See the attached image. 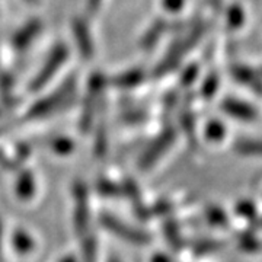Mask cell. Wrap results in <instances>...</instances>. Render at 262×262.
I'll use <instances>...</instances> for the list:
<instances>
[{
    "instance_id": "cell-1",
    "label": "cell",
    "mask_w": 262,
    "mask_h": 262,
    "mask_svg": "<svg viewBox=\"0 0 262 262\" xmlns=\"http://www.w3.org/2000/svg\"><path fill=\"white\" fill-rule=\"evenodd\" d=\"M76 92V77L70 76L69 79H66L64 83H61L60 88H57L53 94L44 96L42 99H39L34 103L28 110L29 120H38V118H46L53 114L58 113L60 110H63L66 106H69Z\"/></svg>"
},
{
    "instance_id": "cell-2",
    "label": "cell",
    "mask_w": 262,
    "mask_h": 262,
    "mask_svg": "<svg viewBox=\"0 0 262 262\" xmlns=\"http://www.w3.org/2000/svg\"><path fill=\"white\" fill-rule=\"evenodd\" d=\"M204 32H206V25H196L184 37L179 38L177 42H173L165 57L160 60V63L155 70V75L163 76L168 72H172L182 61V58L187 56L188 51L198 44V41L201 39Z\"/></svg>"
},
{
    "instance_id": "cell-3",
    "label": "cell",
    "mask_w": 262,
    "mask_h": 262,
    "mask_svg": "<svg viewBox=\"0 0 262 262\" xmlns=\"http://www.w3.org/2000/svg\"><path fill=\"white\" fill-rule=\"evenodd\" d=\"M105 84H106L105 77L101 73H94L89 79L83 106H82V115H80V130L83 133L91 130L94 124L95 114L98 111V108L102 106Z\"/></svg>"
},
{
    "instance_id": "cell-4",
    "label": "cell",
    "mask_w": 262,
    "mask_h": 262,
    "mask_svg": "<svg viewBox=\"0 0 262 262\" xmlns=\"http://www.w3.org/2000/svg\"><path fill=\"white\" fill-rule=\"evenodd\" d=\"M67 58H69V47L63 42L56 44L51 48L47 60L44 61V66L38 70V73L34 76L32 82L29 83V91L31 92L41 91L58 73V70L63 67V64L67 61Z\"/></svg>"
},
{
    "instance_id": "cell-5",
    "label": "cell",
    "mask_w": 262,
    "mask_h": 262,
    "mask_svg": "<svg viewBox=\"0 0 262 262\" xmlns=\"http://www.w3.org/2000/svg\"><path fill=\"white\" fill-rule=\"evenodd\" d=\"M99 222L105 230H108L110 233L118 236L120 239L128 242L133 245H147L150 244V234H147L143 230L139 229H134L130 225L121 222L120 219L114 217L113 214H108V213H103L99 217Z\"/></svg>"
},
{
    "instance_id": "cell-6",
    "label": "cell",
    "mask_w": 262,
    "mask_h": 262,
    "mask_svg": "<svg viewBox=\"0 0 262 262\" xmlns=\"http://www.w3.org/2000/svg\"><path fill=\"white\" fill-rule=\"evenodd\" d=\"M175 137H177V133L172 127H168L166 130L160 133L159 137L153 141L149 146V149L141 155L140 160H139V168H140L141 172L149 170L170 149V146L175 141Z\"/></svg>"
},
{
    "instance_id": "cell-7",
    "label": "cell",
    "mask_w": 262,
    "mask_h": 262,
    "mask_svg": "<svg viewBox=\"0 0 262 262\" xmlns=\"http://www.w3.org/2000/svg\"><path fill=\"white\" fill-rule=\"evenodd\" d=\"M73 196H75V229L80 236H84L88 233V227H89V195L86 185L82 182H76Z\"/></svg>"
},
{
    "instance_id": "cell-8",
    "label": "cell",
    "mask_w": 262,
    "mask_h": 262,
    "mask_svg": "<svg viewBox=\"0 0 262 262\" xmlns=\"http://www.w3.org/2000/svg\"><path fill=\"white\" fill-rule=\"evenodd\" d=\"M42 29V24L39 19H29L28 22H25L20 28L15 32V35L12 38V46L16 53H25L32 42L37 39Z\"/></svg>"
},
{
    "instance_id": "cell-9",
    "label": "cell",
    "mask_w": 262,
    "mask_h": 262,
    "mask_svg": "<svg viewBox=\"0 0 262 262\" xmlns=\"http://www.w3.org/2000/svg\"><path fill=\"white\" fill-rule=\"evenodd\" d=\"M72 31H73V37H75L76 46L79 48L80 56L89 60L94 57L95 46L91 31H89V25L88 20L84 18H76L72 24Z\"/></svg>"
},
{
    "instance_id": "cell-10",
    "label": "cell",
    "mask_w": 262,
    "mask_h": 262,
    "mask_svg": "<svg viewBox=\"0 0 262 262\" xmlns=\"http://www.w3.org/2000/svg\"><path fill=\"white\" fill-rule=\"evenodd\" d=\"M166 28H168V24H166L165 19H156V20H153L151 25L146 29V32L141 37V48L143 50H151V48L158 44V41L162 38V35L166 31Z\"/></svg>"
},
{
    "instance_id": "cell-11",
    "label": "cell",
    "mask_w": 262,
    "mask_h": 262,
    "mask_svg": "<svg viewBox=\"0 0 262 262\" xmlns=\"http://www.w3.org/2000/svg\"><path fill=\"white\" fill-rule=\"evenodd\" d=\"M222 108L225 110V113L232 115L234 118L245 120V121H251L256 118V111L252 106H249L248 103L241 102V101H234V99H226Z\"/></svg>"
},
{
    "instance_id": "cell-12",
    "label": "cell",
    "mask_w": 262,
    "mask_h": 262,
    "mask_svg": "<svg viewBox=\"0 0 262 262\" xmlns=\"http://www.w3.org/2000/svg\"><path fill=\"white\" fill-rule=\"evenodd\" d=\"M144 79V73L140 69H130L127 72H122L120 75L114 76L111 84L115 86L117 89H133L136 86L143 82Z\"/></svg>"
},
{
    "instance_id": "cell-13",
    "label": "cell",
    "mask_w": 262,
    "mask_h": 262,
    "mask_svg": "<svg viewBox=\"0 0 262 262\" xmlns=\"http://www.w3.org/2000/svg\"><path fill=\"white\" fill-rule=\"evenodd\" d=\"M233 76L236 80H239L241 83L248 84V86H251L255 92H258V94H262V83L261 80L258 79V76L253 73L252 70H249V69H246L244 66H236L233 67Z\"/></svg>"
},
{
    "instance_id": "cell-14",
    "label": "cell",
    "mask_w": 262,
    "mask_h": 262,
    "mask_svg": "<svg viewBox=\"0 0 262 262\" xmlns=\"http://www.w3.org/2000/svg\"><path fill=\"white\" fill-rule=\"evenodd\" d=\"M34 191H35V182H34L32 173L28 170L22 172L16 182V195L22 200H28L32 196Z\"/></svg>"
},
{
    "instance_id": "cell-15",
    "label": "cell",
    "mask_w": 262,
    "mask_h": 262,
    "mask_svg": "<svg viewBox=\"0 0 262 262\" xmlns=\"http://www.w3.org/2000/svg\"><path fill=\"white\" fill-rule=\"evenodd\" d=\"M0 96L6 105H15L16 99L13 96V79L9 73H0Z\"/></svg>"
},
{
    "instance_id": "cell-16",
    "label": "cell",
    "mask_w": 262,
    "mask_h": 262,
    "mask_svg": "<svg viewBox=\"0 0 262 262\" xmlns=\"http://www.w3.org/2000/svg\"><path fill=\"white\" fill-rule=\"evenodd\" d=\"M165 234L168 239V244L173 248V249H179L182 246V237L179 233V227L175 220H168L165 223Z\"/></svg>"
},
{
    "instance_id": "cell-17",
    "label": "cell",
    "mask_w": 262,
    "mask_h": 262,
    "mask_svg": "<svg viewBox=\"0 0 262 262\" xmlns=\"http://www.w3.org/2000/svg\"><path fill=\"white\" fill-rule=\"evenodd\" d=\"M83 262H98V244L94 236H86L83 242V252H82Z\"/></svg>"
},
{
    "instance_id": "cell-18",
    "label": "cell",
    "mask_w": 262,
    "mask_h": 262,
    "mask_svg": "<svg viewBox=\"0 0 262 262\" xmlns=\"http://www.w3.org/2000/svg\"><path fill=\"white\" fill-rule=\"evenodd\" d=\"M13 245L16 248V252H22V253H28L32 251L34 248V242L31 239V236L22 230H19L15 233L13 236Z\"/></svg>"
},
{
    "instance_id": "cell-19",
    "label": "cell",
    "mask_w": 262,
    "mask_h": 262,
    "mask_svg": "<svg viewBox=\"0 0 262 262\" xmlns=\"http://www.w3.org/2000/svg\"><path fill=\"white\" fill-rule=\"evenodd\" d=\"M236 150L242 155H262L261 140H244L236 144Z\"/></svg>"
},
{
    "instance_id": "cell-20",
    "label": "cell",
    "mask_w": 262,
    "mask_h": 262,
    "mask_svg": "<svg viewBox=\"0 0 262 262\" xmlns=\"http://www.w3.org/2000/svg\"><path fill=\"white\" fill-rule=\"evenodd\" d=\"M98 191L102 194V195L106 196H117L122 194V188L118 187L117 184H114L111 181H106V179H102L98 182Z\"/></svg>"
},
{
    "instance_id": "cell-21",
    "label": "cell",
    "mask_w": 262,
    "mask_h": 262,
    "mask_svg": "<svg viewBox=\"0 0 262 262\" xmlns=\"http://www.w3.org/2000/svg\"><path fill=\"white\" fill-rule=\"evenodd\" d=\"M223 244L220 242H213V241H201V242H195L194 244V252L198 255H204V253L214 252L217 249H220Z\"/></svg>"
},
{
    "instance_id": "cell-22",
    "label": "cell",
    "mask_w": 262,
    "mask_h": 262,
    "mask_svg": "<svg viewBox=\"0 0 262 262\" xmlns=\"http://www.w3.org/2000/svg\"><path fill=\"white\" fill-rule=\"evenodd\" d=\"M217 86H219V77H217V75H214V73H211V75L208 76L206 80H204L203 89H201V94H203L204 98L210 99V98L215 94Z\"/></svg>"
},
{
    "instance_id": "cell-23",
    "label": "cell",
    "mask_w": 262,
    "mask_h": 262,
    "mask_svg": "<svg viewBox=\"0 0 262 262\" xmlns=\"http://www.w3.org/2000/svg\"><path fill=\"white\" fill-rule=\"evenodd\" d=\"M207 217H208V220L215 226H226L229 223L226 214L219 208V207H210V208L207 210Z\"/></svg>"
},
{
    "instance_id": "cell-24",
    "label": "cell",
    "mask_w": 262,
    "mask_h": 262,
    "mask_svg": "<svg viewBox=\"0 0 262 262\" xmlns=\"http://www.w3.org/2000/svg\"><path fill=\"white\" fill-rule=\"evenodd\" d=\"M244 22V13L239 6H232L227 12V24L230 28H237Z\"/></svg>"
},
{
    "instance_id": "cell-25",
    "label": "cell",
    "mask_w": 262,
    "mask_h": 262,
    "mask_svg": "<svg viewBox=\"0 0 262 262\" xmlns=\"http://www.w3.org/2000/svg\"><path fill=\"white\" fill-rule=\"evenodd\" d=\"M207 137L210 140H222L225 137V127L219 121H211L207 125Z\"/></svg>"
},
{
    "instance_id": "cell-26",
    "label": "cell",
    "mask_w": 262,
    "mask_h": 262,
    "mask_svg": "<svg viewBox=\"0 0 262 262\" xmlns=\"http://www.w3.org/2000/svg\"><path fill=\"white\" fill-rule=\"evenodd\" d=\"M239 244L248 252H256L261 248V244L253 236H251V234H242L239 237Z\"/></svg>"
},
{
    "instance_id": "cell-27",
    "label": "cell",
    "mask_w": 262,
    "mask_h": 262,
    "mask_svg": "<svg viewBox=\"0 0 262 262\" xmlns=\"http://www.w3.org/2000/svg\"><path fill=\"white\" fill-rule=\"evenodd\" d=\"M182 125L184 130L187 133L188 139L191 141H195V130H194V117L189 113H185L182 115Z\"/></svg>"
},
{
    "instance_id": "cell-28",
    "label": "cell",
    "mask_w": 262,
    "mask_h": 262,
    "mask_svg": "<svg viewBox=\"0 0 262 262\" xmlns=\"http://www.w3.org/2000/svg\"><path fill=\"white\" fill-rule=\"evenodd\" d=\"M236 211L242 215V217H246V219H253V217H255V207H253L252 203H249V201H244V203L237 204Z\"/></svg>"
},
{
    "instance_id": "cell-29",
    "label": "cell",
    "mask_w": 262,
    "mask_h": 262,
    "mask_svg": "<svg viewBox=\"0 0 262 262\" xmlns=\"http://www.w3.org/2000/svg\"><path fill=\"white\" fill-rule=\"evenodd\" d=\"M51 147L56 151H60V153H69L70 150L73 149V144H72V141L67 140V139H56V140L51 141Z\"/></svg>"
},
{
    "instance_id": "cell-30",
    "label": "cell",
    "mask_w": 262,
    "mask_h": 262,
    "mask_svg": "<svg viewBox=\"0 0 262 262\" xmlns=\"http://www.w3.org/2000/svg\"><path fill=\"white\" fill-rule=\"evenodd\" d=\"M196 76H198V67L195 64L189 66L182 75V82L184 84H191L196 79Z\"/></svg>"
},
{
    "instance_id": "cell-31",
    "label": "cell",
    "mask_w": 262,
    "mask_h": 262,
    "mask_svg": "<svg viewBox=\"0 0 262 262\" xmlns=\"http://www.w3.org/2000/svg\"><path fill=\"white\" fill-rule=\"evenodd\" d=\"M146 118H147V115H146V113H143V111L128 113L124 117V120L128 122V124H139V122L144 121Z\"/></svg>"
},
{
    "instance_id": "cell-32",
    "label": "cell",
    "mask_w": 262,
    "mask_h": 262,
    "mask_svg": "<svg viewBox=\"0 0 262 262\" xmlns=\"http://www.w3.org/2000/svg\"><path fill=\"white\" fill-rule=\"evenodd\" d=\"M103 0H86V13L89 16H94L95 13L99 10Z\"/></svg>"
},
{
    "instance_id": "cell-33",
    "label": "cell",
    "mask_w": 262,
    "mask_h": 262,
    "mask_svg": "<svg viewBox=\"0 0 262 262\" xmlns=\"http://www.w3.org/2000/svg\"><path fill=\"white\" fill-rule=\"evenodd\" d=\"M182 3H184V0H163L165 8L168 10H172V12L181 9L182 8Z\"/></svg>"
},
{
    "instance_id": "cell-34",
    "label": "cell",
    "mask_w": 262,
    "mask_h": 262,
    "mask_svg": "<svg viewBox=\"0 0 262 262\" xmlns=\"http://www.w3.org/2000/svg\"><path fill=\"white\" fill-rule=\"evenodd\" d=\"M172 207H170V203H159L156 208H155V213H158V214H166L169 210H170Z\"/></svg>"
},
{
    "instance_id": "cell-35",
    "label": "cell",
    "mask_w": 262,
    "mask_h": 262,
    "mask_svg": "<svg viewBox=\"0 0 262 262\" xmlns=\"http://www.w3.org/2000/svg\"><path fill=\"white\" fill-rule=\"evenodd\" d=\"M153 262H170V259L166 258V256H163V255H158V256H155Z\"/></svg>"
},
{
    "instance_id": "cell-36",
    "label": "cell",
    "mask_w": 262,
    "mask_h": 262,
    "mask_svg": "<svg viewBox=\"0 0 262 262\" xmlns=\"http://www.w3.org/2000/svg\"><path fill=\"white\" fill-rule=\"evenodd\" d=\"M0 262H3V255H2V222H0Z\"/></svg>"
},
{
    "instance_id": "cell-37",
    "label": "cell",
    "mask_w": 262,
    "mask_h": 262,
    "mask_svg": "<svg viewBox=\"0 0 262 262\" xmlns=\"http://www.w3.org/2000/svg\"><path fill=\"white\" fill-rule=\"evenodd\" d=\"M28 3H31V5H38L39 3V0H27Z\"/></svg>"
},
{
    "instance_id": "cell-38",
    "label": "cell",
    "mask_w": 262,
    "mask_h": 262,
    "mask_svg": "<svg viewBox=\"0 0 262 262\" xmlns=\"http://www.w3.org/2000/svg\"><path fill=\"white\" fill-rule=\"evenodd\" d=\"M63 262H76L75 259H73V258H67V259H64V261Z\"/></svg>"
},
{
    "instance_id": "cell-39",
    "label": "cell",
    "mask_w": 262,
    "mask_h": 262,
    "mask_svg": "<svg viewBox=\"0 0 262 262\" xmlns=\"http://www.w3.org/2000/svg\"><path fill=\"white\" fill-rule=\"evenodd\" d=\"M258 225H259V227H262V219L259 220V222H258Z\"/></svg>"
},
{
    "instance_id": "cell-40",
    "label": "cell",
    "mask_w": 262,
    "mask_h": 262,
    "mask_svg": "<svg viewBox=\"0 0 262 262\" xmlns=\"http://www.w3.org/2000/svg\"><path fill=\"white\" fill-rule=\"evenodd\" d=\"M110 262H120V261H118V259H111Z\"/></svg>"
},
{
    "instance_id": "cell-41",
    "label": "cell",
    "mask_w": 262,
    "mask_h": 262,
    "mask_svg": "<svg viewBox=\"0 0 262 262\" xmlns=\"http://www.w3.org/2000/svg\"><path fill=\"white\" fill-rule=\"evenodd\" d=\"M0 156H2V153H0Z\"/></svg>"
},
{
    "instance_id": "cell-42",
    "label": "cell",
    "mask_w": 262,
    "mask_h": 262,
    "mask_svg": "<svg viewBox=\"0 0 262 262\" xmlns=\"http://www.w3.org/2000/svg\"><path fill=\"white\" fill-rule=\"evenodd\" d=\"M0 115H2V113H0Z\"/></svg>"
}]
</instances>
